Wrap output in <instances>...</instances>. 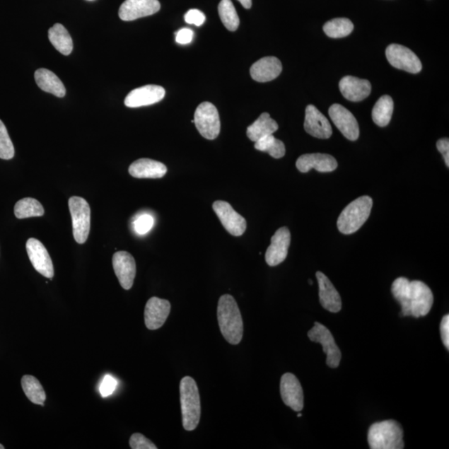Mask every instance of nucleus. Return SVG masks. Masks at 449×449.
I'll return each mask as SVG.
<instances>
[{
    "label": "nucleus",
    "mask_w": 449,
    "mask_h": 449,
    "mask_svg": "<svg viewBox=\"0 0 449 449\" xmlns=\"http://www.w3.org/2000/svg\"><path fill=\"white\" fill-rule=\"evenodd\" d=\"M392 294L402 306V316L423 317L431 310L433 295L430 288L422 281H409L400 277L392 284Z\"/></svg>",
    "instance_id": "nucleus-1"
},
{
    "label": "nucleus",
    "mask_w": 449,
    "mask_h": 449,
    "mask_svg": "<svg viewBox=\"0 0 449 449\" xmlns=\"http://www.w3.org/2000/svg\"><path fill=\"white\" fill-rule=\"evenodd\" d=\"M217 320L221 332L226 342L233 346L242 342L244 332L243 320L233 296H221L217 306Z\"/></svg>",
    "instance_id": "nucleus-2"
},
{
    "label": "nucleus",
    "mask_w": 449,
    "mask_h": 449,
    "mask_svg": "<svg viewBox=\"0 0 449 449\" xmlns=\"http://www.w3.org/2000/svg\"><path fill=\"white\" fill-rule=\"evenodd\" d=\"M180 400L183 428L192 431L200 422L201 400L197 383L192 377H184L180 383Z\"/></svg>",
    "instance_id": "nucleus-3"
},
{
    "label": "nucleus",
    "mask_w": 449,
    "mask_h": 449,
    "mask_svg": "<svg viewBox=\"0 0 449 449\" xmlns=\"http://www.w3.org/2000/svg\"><path fill=\"white\" fill-rule=\"evenodd\" d=\"M404 431L395 420H385L371 425L368 442L371 449H402L404 448Z\"/></svg>",
    "instance_id": "nucleus-4"
},
{
    "label": "nucleus",
    "mask_w": 449,
    "mask_h": 449,
    "mask_svg": "<svg viewBox=\"0 0 449 449\" xmlns=\"http://www.w3.org/2000/svg\"><path fill=\"white\" fill-rule=\"evenodd\" d=\"M372 198L363 196L357 198L344 208L339 215L337 226L342 234L356 233L366 223L371 214Z\"/></svg>",
    "instance_id": "nucleus-5"
},
{
    "label": "nucleus",
    "mask_w": 449,
    "mask_h": 449,
    "mask_svg": "<svg viewBox=\"0 0 449 449\" xmlns=\"http://www.w3.org/2000/svg\"><path fill=\"white\" fill-rule=\"evenodd\" d=\"M71 216H72L73 234L78 244H83L88 240L91 210L86 200L79 197H72L69 201Z\"/></svg>",
    "instance_id": "nucleus-6"
},
{
    "label": "nucleus",
    "mask_w": 449,
    "mask_h": 449,
    "mask_svg": "<svg viewBox=\"0 0 449 449\" xmlns=\"http://www.w3.org/2000/svg\"><path fill=\"white\" fill-rule=\"evenodd\" d=\"M194 122L203 138L214 140L221 132V121L218 110L214 104L204 102L197 107L194 115Z\"/></svg>",
    "instance_id": "nucleus-7"
},
{
    "label": "nucleus",
    "mask_w": 449,
    "mask_h": 449,
    "mask_svg": "<svg viewBox=\"0 0 449 449\" xmlns=\"http://www.w3.org/2000/svg\"><path fill=\"white\" fill-rule=\"evenodd\" d=\"M312 342L320 343L326 354V363L330 368H337L342 361V352L334 342L332 332L325 325L315 322L313 328L308 332Z\"/></svg>",
    "instance_id": "nucleus-8"
},
{
    "label": "nucleus",
    "mask_w": 449,
    "mask_h": 449,
    "mask_svg": "<svg viewBox=\"0 0 449 449\" xmlns=\"http://www.w3.org/2000/svg\"><path fill=\"white\" fill-rule=\"evenodd\" d=\"M386 58L393 67L411 74H418L422 70L421 61L412 50L403 45H390L385 51Z\"/></svg>",
    "instance_id": "nucleus-9"
},
{
    "label": "nucleus",
    "mask_w": 449,
    "mask_h": 449,
    "mask_svg": "<svg viewBox=\"0 0 449 449\" xmlns=\"http://www.w3.org/2000/svg\"><path fill=\"white\" fill-rule=\"evenodd\" d=\"M212 208L223 228L228 231L231 235L240 236L247 230V221L228 202L224 201H216L212 205Z\"/></svg>",
    "instance_id": "nucleus-10"
},
{
    "label": "nucleus",
    "mask_w": 449,
    "mask_h": 449,
    "mask_svg": "<svg viewBox=\"0 0 449 449\" xmlns=\"http://www.w3.org/2000/svg\"><path fill=\"white\" fill-rule=\"evenodd\" d=\"M26 250L28 256L36 271L46 278H53L54 264L45 245L39 240L30 238L26 243Z\"/></svg>",
    "instance_id": "nucleus-11"
},
{
    "label": "nucleus",
    "mask_w": 449,
    "mask_h": 449,
    "mask_svg": "<svg viewBox=\"0 0 449 449\" xmlns=\"http://www.w3.org/2000/svg\"><path fill=\"white\" fill-rule=\"evenodd\" d=\"M281 398L288 407L296 412L304 408V392L299 380L291 373L283 375L281 380Z\"/></svg>",
    "instance_id": "nucleus-12"
},
{
    "label": "nucleus",
    "mask_w": 449,
    "mask_h": 449,
    "mask_svg": "<svg viewBox=\"0 0 449 449\" xmlns=\"http://www.w3.org/2000/svg\"><path fill=\"white\" fill-rule=\"evenodd\" d=\"M329 115L337 129L346 138L356 141L359 136V127L356 118L340 104H333L329 110Z\"/></svg>",
    "instance_id": "nucleus-13"
},
{
    "label": "nucleus",
    "mask_w": 449,
    "mask_h": 449,
    "mask_svg": "<svg viewBox=\"0 0 449 449\" xmlns=\"http://www.w3.org/2000/svg\"><path fill=\"white\" fill-rule=\"evenodd\" d=\"M158 0H126L119 8V17L124 21H134L138 18L153 16L160 11Z\"/></svg>",
    "instance_id": "nucleus-14"
},
{
    "label": "nucleus",
    "mask_w": 449,
    "mask_h": 449,
    "mask_svg": "<svg viewBox=\"0 0 449 449\" xmlns=\"http://www.w3.org/2000/svg\"><path fill=\"white\" fill-rule=\"evenodd\" d=\"M112 267L120 285L124 290L134 286L136 267L134 257L129 252H117L112 257Z\"/></svg>",
    "instance_id": "nucleus-15"
},
{
    "label": "nucleus",
    "mask_w": 449,
    "mask_h": 449,
    "mask_svg": "<svg viewBox=\"0 0 449 449\" xmlns=\"http://www.w3.org/2000/svg\"><path fill=\"white\" fill-rule=\"evenodd\" d=\"M171 303L167 300L158 297L150 298L145 306L144 320L146 328L150 330L160 329L166 322Z\"/></svg>",
    "instance_id": "nucleus-16"
},
{
    "label": "nucleus",
    "mask_w": 449,
    "mask_h": 449,
    "mask_svg": "<svg viewBox=\"0 0 449 449\" xmlns=\"http://www.w3.org/2000/svg\"><path fill=\"white\" fill-rule=\"evenodd\" d=\"M291 240V233L287 228H281L276 231L266 252V262L269 267H276L285 261Z\"/></svg>",
    "instance_id": "nucleus-17"
},
{
    "label": "nucleus",
    "mask_w": 449,
    "mask_h": 449,
    "mask_svg": "<svg viewBox=\"0 0 449 449\" xmlns=\"http://www.w3.org/2000/svg\"><path fill=\"white\" fill-rule=\"evenodd\" d=\"M166 91L158 85H146L132 90L125 98V105L129 107H140L153 105L163 100Z\"/></svg>",
    "instance_id": "nucleus-18"
},
{
    "label": "nucleus",
    "mask_w": 449,
    "mask_h": 449,
    "mask_svg": "<svg viewBox=\"0 0 449 449\" xmlns=\"http://www.w3.org/2000/svg\"><path fill=\"white\" fill-rule=\"evenodd\" d=\"M304 127L307 134L316 139H328L333 134L327 118L314 105L306 107Z\"/></svg>",
    "instance_id": "nucleus-19"
},
{
    "label": "nucleus",
    "mask_w": 449,
    "mask_h": 449,
    "mask_svg": "<svg viewBox=\"0 0 449 449\" xmlns=\"http://www.w3.org/2000/svg\"><path fill=\"white\" fill-rule=\"evenodd\" d=\"M337 167V161L329 154H305L296 161V168L302 173H308L313 168L320 173H332Z\"/></svg>",
    "instance_id": "nucleus-20"
},
{
    "label": "nucleus",
    "mask_w": 449,
    "mask_h": 449,
    "mask_svg": "<svg viewBox=\"0 0 449 449\" xmlns=\"http://www.w3.org/2000/svg\"><path fill=\"white\" fill-rule=\"evenodd\" d=\"M319 284V297L321 305L332 313H338L342 308V298L329 278L324 273L316 272Z\"/></svg>",
    "instance_id": "nucleus-21"
},
{
    "label": "nucleus",
    "mask_w": 449,
    "mask_h": 449,
    "mask_svg": "<svg viewBox=\"0 0 449 449\" xmlns=\"http://www.w3.org/2000/svg\"><path fill=\"white\" fill-rule=\"evenodd\" d=\"M342 95L351 102H361L371 93V83L366 79L353 76L344 77L339 83Z\"/></svg>",
    "instance_id": "nucleus-22"
},
{
    "label": "nucleus",
    "mask_w": 449,
    "mask_h": 449,
    "mask_svg": "<svg viewBox=\"0 0 449 449\" xmlns=\"http://www.w3.org/2000/svg\"><path fill=\"white\" fill-rule=\"evenodd\" d=\"M282 64L276 57H264L250 68V76L255 81L267 83L276 79L281 74Z\"/></svg>",
    "instance_id": "nucleus-23"
},
{
    "label": "nucleus",
    "mask_w": 449,
    "mask_h": 449,
    "mask_svg": "<svg viewBox=\"0 0 449 449\" xmlns=\"http://www.w3.org/2000/svg\"><path fill=\"white\" fill-rule=\"evenodd\" d=\"M129 172L135 178L157 179L163 177L167 174L168 168L158 161L141 158L130 165Z\"/></svg>",
    "instance_id": "nucleus-24"
},
{
    "label": "nucleus",
    "mask_w": 449,
    "mask_h": 449,
    "mask_svg": "<svg viewBox=\"0 0 449 449\" xmlns=\"http://www.w3.org/2000/svg\"><path fill=\"white\" fill-rule=\"evenodd\" d=\"M35 78L37 86L42 91L53 94L58 98H64L66 89L61 80L50 70L46 69H37L35 74Z\"/></svg>",
    "instance_id": "nucleus-25"
},
{
    "label": "nucleus",
    "mask_w": 449,
    "mask_h": 449,
    "mask_svg": "<svg viewBox=\"0 0 449 449\" xmlns=\"http://www.w3.org/2000/svg\"><path fill=\"white\" fill-rule=\"evenodd\" d=\"M278 129L277 122L272 119L269 113L264 112L256 122L247 127V135L250 141L256 143L264 136L273 134Z\"/></svg>",
    "instance_id": "nucleus-26"
},
{
    "label": "nucleus",
    "mask_w": 449,
    "mask_h": 449,
    "mask_svg": "<svg viewBox=\"0 0 449 449\" xmlns=\"http://www.w3.org/2000/svg\"><path fill=\"white\" fill-rule=\"evenodd\" d=\"M49 39L51 44L59 53L68 56L72 53L74 44L72 37L65 27L60 23L55 25L49 28Z\"/></svg>",
    "instance_id": "nucleus-27"
},
{
    "label": "nucleus",
    "mask_w": 449,
    "mask_h": 449,
    "mask_svg": "<svg viewBox=\"0 0 449 449\" xmlns=\"http://www.w3.org/2000/svg\"><path fill=\"white\" fill-rule=\"evenodd\" d=\"M394 112V101L389 95L382 96L372 110L373 121L378 126L389 125Z\"/></svg>",
    "instance_id": "nucleus-28"
},
{
    "label": "nucleus",
    "mask_w": 449,
    "mask_h": 449,
    "mask_svg": "<svg viewBox=\"0 0 449 449\" xmlns=\"http://www.w3.org/2000/svg\"><path fill=\"white\" fill-rule=\"evenodd\" d=\"M21 384L23 392L32 403L45 405L46 395L39 380L32 375H25L22 378Z\"/></svg>",
    "instance_id": "nucleus-29"
},
{
    "label": "nucleus",
    "mask_w": 449,
    "mask_h": 449,
    "mask_svg": "<svg viewBox=\"0 0 449 449\" xmlns=\"http://www.w3.org/2000/svg\"><path fill=\"white\" fill-rule=\"evenodd\" d=\"M14 215L18 219L42 216L45 215V209L41 203L35 198L26 197L18 201L14 206Z\"/></svg>",
    "instance_id": "nucleus-30"
},
{
    "label": "nucleus",
    "mask_w": 449,
    "mask_h": 449,
    "mask_svg": "<svg viewBox=\"0 0 449 449\" xmlns=\"http://www.w3.org/2000/svg\"><path fill=\"white\" fill-rule=\"evenodd\" d=\"M325 34L333 39H340L351 34L353 23L346 18H337L328 21L323 27Z\"/></svg>",
    "instance_id": "nucleus-31"
},
{
    "label": "nucleus",
    "mask_w": 449,
    "mask_h": 449,
    "mask_svg": "<svg viewBox=\"0 0 449 449\" xmlns=\"http://www.w3.org/2000/svg\"><path fill=\"white\" fill-rule=\"evenodd\" d=\"M255 148L267 153L273 158L280 159L286 154V146L283 141L272 135L264 136L255 143Z\"/></svg>",
    "instance_id": "nucleus-32"
},
{
    "label": "nucleus",
    "mask_w": 449,
    "mask_h": 449,
    "mask_svg": "<svg viewBox=\"0 0 449 449\" xmlns=\"http://www.w3.org/2000/svg\"><path fill=\"white\" fill-rule=\"evenodd\" d=\"M218 13L223 25L229 31H235L240 25V20L234 4L231 0H221L218 6Z\"/></svg>",
    "instance_id": "nucleus-33"
},
{
    "label": "nucleus",
    "mask_w": 449,
    "mask_h": 449,
    "mask_svg": "<svg viewBox=\"0 0 449 449\" xmlns=\"http://www.w3.org/2000/svg\"><path fill=\"white\" fill-rule=\"evenodd\" d=\"M14 157V146L6 125L0 120V158L11 160Z\"/></svg>",
    "instance_id": "nucleus-34"
},
{
    "label": "nucleus",
    "mask_w": 449,
    "mask_h": 449,
    "mask_svg": "<svg viewBox=\"0 0 449 449\" xmlns=\"http://www.w3.org/2000/svg\"><path fill=\"white\" fill-rule=\"evenodd\" d=\"M153 217L148 214H144L135 220L134 226L136 233L144 235L153 228Z\"/></svg>",
    "instance_id": "nucleus-35"
},
{
    "label": "nucleus",
    "mask_w": 449,
    "mask_h": 449,
    "mask_svg": "<svg viewBox=\"0 0 449 449\" xmlns=\"http://www.w3.org/2000/svg\"><path fill=\"white\" fill-rule=\"evenodd\" d=\"M130 447L132 449H157L158 447L146 438L143 434L136 433L132 434L129 441Z\"/></svg>",
    "instance_id": "nucleus-36"
},
{
    "label": "nucleus",
    "mask_w": 449,
    "mask_h": 449,
    "mask_svg": "<svg viewBox=\"0 0 449 449\" xmlns=\"http://www.w3.org/2000/svg\"><path fill=\"white\" fill-rule=\"evenodd\" d=\"M117 381L116 379L110 375H107L103 378L100 387H99V391H100L103 398H107V397L113 394V392L117 389Z\"/></svg>",
    "instance_id": "nucleus-37"
},
{
    "label": "nucleus",
    "mask_w": 449,
    "mask_h": 449,
    "mask_svg": "<svg viewBox=\"0 0 449 449\" xmlns=\"http://www.w3.org/2000/svg\"><path fill=\"white\" fill-rule=\"evenodd\" d=\"M185 21L189 25H194L196 26H202L206 21L205 14L198 9H190L185 14Z\"/></svg>",
    "instance_id": "nucleus-38"
},
{
    "label": "nucleus",
    "mask_w": 449,
    "mask_h": 449,
    "mask_svg": "<svg viewBox=\"0 0 449 449\" xmlns=\"http://www.w3.org/2000/svg\"><path fill=\"white\" fill-rule=\"evenodd\" d=\"M175 35H176V41L178 44L188 45L193 40L194 33L190 28H184L175 33Z\"/></svg>",
    "instance_id": "nucleus-39"
},
{
    "label": "nucleus",
    "mask_w": 449,
    "mask_h": 449,
    "mask_svg": "<svg viewBox=\"0 0 449 449\" xmlns=\"http://www.w3.org/2000/svg\"><path fill=\"white\" fill-rule=\"evenodd\" d=\"M441 332L444 346L449 349V315L443 316L441 324Z\"/></svg>",
    "instance_id": "nucleus-40"
},
{
    "label": "nucleus",
    "mask_w": 449,
    "mask_h": 449,
    "mask_svg": "<svg viewBox=\"0 0 449 449\" xmlns=\"http://www.w3.org/2000/svg\"><path fill=\"white\" fill-rule=\"evenodd\" d=\"M437 148L443 155L445 161L447 168L449 167V140L448 139H439L437 141Z\"/></svg>",
    "instance_id": "nucleus-41"
},
{
    "label": "nucleus",
    "mask_w": 449,
    "mask_h": 449,
    "mask_svg": "<svg viewBox=\"0 0 449 449\" xmlns=\"http://www.w3.org/2000/svg\"><path fill=\"white\" fill-rule=\"evenodd\" d=\"M238 1L245 8L249 9L252 6V0H238Z\"/></svg>",
    "instance_id": "nucleus-42"
},
{
    "label": "nucleus",
    "mask_w": 449,
    "mask_h": 449,
    "mask_svg": "<svg viewBox=\"0 0 449 449\" xmlns=\"http://www.w3.org/2000/svg\"><path fill=\"white\" fill-rule=\"evenodd\" d=\"M0 449H4V447L2 445V444H0Z\"/></svg>",
    "instance_id": "nucleus-43"
},
{
    "label": "nucleus",
    "mask_w": 449,
    "mask_h": 449,
    "mask_svg": "<svg viewBox=\"0 0 449 449\" xmlns=\"http://www.w3.org/2000/svg\"><path fill=\"white\" fill-rule=\"evenodd\" d=\"M302 414H298V417H301Z\"/></svg>",
    "instance_id": "nucleus-44"
},
{
    "label": "nucleus",
    "mask_w": 449,
    "mask_h": 449,
    "mask_svg": "<svg viewBox=\"0 0 449 449\" xmlns=\"http://www.w3.org/2000/svg\"><path fill=\"white\" fill-rule=\"evenodd\" d=\"M88 1H93V0H88Z\"/></svg>",
    "instance_id": "nucleus-45"
}]
</instances>
